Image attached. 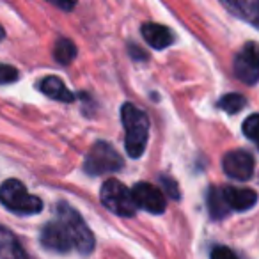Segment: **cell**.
<instances>
[{
    "instance_id": "obj_16",
    "label": "cell",
    "mask_w": 259,
    "mask_h": 259,
    "mask_svg": "<svg viewBox=\"0 0 259 259\" xmlns=\"http://www.w3.org/2000/svg\"><path fill=\"white\" fill-rule=\"evenodd\" d=\"M245 103H247V100H245L241 94L234 93V94H226V96L219 101V107L222 108V110H226L227 114H236V112H240L241 108L245 107Z\"/></svg>"
},
{
    "instance_id": "obj_9",
    "label": "cell",
    "mask_w": 259,
    "mask_h": 259,
    "mask_svg": "<svg viewBox=\"0 0 259 259\" xmlns=\"http://www.w3.org/2000/svg\"><path fill=\"white\" fill-rule=\"evenodd\" d=\"M254 158L245 149H234L229 151L222 160L224 172L229 178L238 181H247L254 174Z\"/></svg>"
},
{
    "instance_id": "obj_12",
    "label": "cell",
    "mask_w": 259,
    "mask_h": 259,
    "mask_svg": "<svg viewBox=\"0 0 259 259\" xmlns=\"http://www.w3.org/2000/svg\"><path fill=\"white\" fill-rule=\"evenodd\" d=\"M142 37L148 41L149 47L156 48V50L170 47L174 41V34L165 25H160V23H144L142 25Z\"/></svg>"
},
{
    "instance_id": "obj_14",
    "label": "cell",
    "mask_w": 259,
    "mask_h": 259,
    "mask_svg": "<svg viewBox=\"0 0 259 259\" xmlns=\"http://www.w3.org/2000/svg\"><path fill=\"white\" fill-rule=\"evenodd\" d=\"M208 209L213 219H222L229 213V206L224 199L222 190H219V188H209L208 190Z\"/></svg>"
},
{
    "instance_id": "obj_4",
    "label": "cell",
    "mask_w": 259,
    "mask_h": 259,
    "mask_svg": "<svg viewBox=\"0 0 259 259\" xmlns=\"http://www.w3.org/2000/svg\"><path fill=\"white\" fill-rule=\"evenodd\" d=\"M101 204L117 217H134L137 206L132 192L117 180H108L101 187Z\"/></svg>"
},
{
    "instance_id": "obj_5",
    "label": "cell",
    "mask_w": 259,
    "mask_h": 259,
    "mask_svg": "<svg viewBox=\"0 0 259 259\" xmlns=\"http://www.w3.org/2000/svg\"><path fill=\"white\" fill-rule=\"evenodd\" d=\"M122 167V158L119 156V153L112 148L108 142H96V144L91 148L89 155L83 163V169L87 174H93V176H100L105 172H115Z\"/></svg>"
},
{
    "instance_id": "obj_18",
    "label": "cell",
    "mask_w": 259,
    "mask_h": 259,
    "mask_svg": "<svg viewBox=\"0 0 259 259\" xmlns=\"http://www.w3.org/2000/svg\"><path fill=\"white\" fill-rule=\"evenodd\" d=\"M231 8L241 9V13H243L247 18L259 20V2H234Z\"/></svg>"
},
{
    "instance_id": "obj_11",
    "label": "cell",
    "mask_w": 259,
    "mask_h": 259,
    "mask_svg": "<svg viewBox=\"0 0 259 259\" xmlns=\"http://www.w3.org/2000/svg\"><path fill=\"white\" fill-rule=\"evenodd\" d=\"M0 259H30L15 233L0 226Z\"/></svg>"
},
{
    "instance_id": "obj_17",
    "label": "cell",
    "mask_w": 259,
    "mask_h": 259,
    "mask_svg": "<svg viewBox=\"0 0 259 259\" xmlns=\"http://www.w3.org/2000/svg\"><path fill=\"white\" fill-rule=\"evenodd\" d=\"M243 134L259 148V114H254L245 119L243 122Z\"/></svg>"
},
{
    "instance_id": "obj_6",
    "label": "cell",
    "mask_w": 259,
    "mask_h": 259,
    "mask_svg": "<svg viewBox=\"0 0 259 259\" xmlns=\"http://www.w3.org/2000/svg\"><path fill=\"white\" fill-rule=\"evenodd\" d=\"M234 75L247 85L259 82V45L247 43L234 57Z\"/></svg>"
},
{
    "instance_id": "obj_15",
    "label": "cell",
    "mask_w": 259,
    "mask_h": 259,
    "mask_svg": "<svg viewBox=\"0 0 259 259\" xmlns=\"http://www.w3.org/2000/svg\"><path fill=\"white\" fill-rule=\"evenodd\" d=\"M76 57V47L73 45L71 39H66V37H61L57 39L54 47V59L59 62V64H69L73 59Z\"/></svg>"
},
{
    "instance_id": "obj_10",
    "label": "cell",
    "mask_w": 259,
    "mask_h": 259,
    "mask_svg": "<svg viewBox=\"0 0 259 259\" xmlns=\"http://www.w3.org/2000/svg\"><path fill=\"white\" fill-rule=\"evenodd\" d=\"M224 199H226L229 209H236V211H245L250 209L252 206L257 202V194L250 188H234L226 187L222 190Z\"/></svg>"
},
{
    "instance_id": "obj_8",
    "label": "cell",
    "mask_w": 259,
    "mask_h": 259,
    "mask_svg": "<svg viewBox=\"0 0 259 259\" xmlns=\"http://www.w3.org/2000/svg\"><path fill=\"white\" fill-rule=\"evenodd\" d=\"M132 197H134V202L137 208H142L149 213H155V215H160V213L165 211V194L162 190L155 187V185L149 183H137L132 190Z\"/></svg>"
},
{
    "instance_id": "obj_21",
    "label": "cell",
    "mask_w": 259,
    "mask_h": 259,
    "mask_svg": "<svg viewBox=\"0 0 259 259\" xmlns=\"http://www.w3.org/2000/svg\"><path fill=\"white\" fill-rule=\"evenodd\" d=\"M211 259H238V255L229 247H215L211 252Z\"/></svg>"
},
{
    "instance_id": "obj_22",
    "label": "cell",
    "mask_w": 259,
    "mask_h": 259,
    "mask_svg": "<svg viewBox=\"0 0 259 259\" xmlns=\"http://www.w3.org/2000/svg\"><path fill=\"white\" fill-rule=\"evenodd\" d=\"M4 37H6V30H4V27L0 25V41L4 39Z\"/></svg>"
},
{
    "instance_id": "obj_20",
    "label": "cell",
    "mask_w": 259,
    "mask_h": 259,
    "mask_svg": "<svg viewBox=\"0 0 259 259\" xmlns=\"http://www.w3.org/2000/svg\"><path fill=\"white\" fill-rule=\"evenodd\" d=\"M160 181H162V187L165 188L167 195L170 199H180V190H178V183L169 176H160Z\"/></svg>"
},
{
    "instance_id": "obj_2",
    "label": "cell",
    "mask_w": 259,
    "mask_h": 259,
    "mask_svg": "<svg viewBox=\"0 0 259 259\" xmlns=\"http://www.w3.org/2000/svg\"><path fill=\"white\" fill-rule=\"evenodd\" d=\"M0 204L16 215H36L43 209V201L32 195L20 180H6L0 185Z\"/></svg>"
},
{
    "instance_id": "obj_13",
    "label": "cell",
    "mask_w": 259,
    "mask_h": 259,
    "mask_svg": "<svg viewBox=\"0 0 259 259\" xmlns=\"http://www.w3.org/2000/svg\"><path fill=\"white\" fill-rule=\"evenodd\" d=\"M39 91L45 94V96L52 98L55 101H62V103H71L75 101V94L64 85L59 76H45L39 83H37Z\"/></svg>"
},
{
    "instance_id": "obj_19",
    "label": "cell",
    "mask_w": 259,
    "mask_h": 259,
    "mask_svg": "<svg viewBox=\"0 0 259 259\" xmlns=\"http://www.w3.org/2000/svg\"><path fill=\"white\" fill-rule=\"evenodd\" d=\"M18 69L15 66H9V64H2L0 62V85H4V83H13L18 80Z\"/></svg>"
},
{
    "instance_id": "obj_1",
    "label": "cell",
    "mask_w": 259,
    "mask_h": 259,
    "mask_svg": "<svg viewBox=\"0 0 259 259\" xmlns=\"http://www.w3.org/2000/svg\"><path fill=\"white\" fill-rule=\"evenodd\" d=\"M121 119L124 126V146L132 158H141L146 151L149 139V119L134 103H124L121 108Z\"/></svg>"
},
{
    "instance_id": "obj_3",
    "label": "cell",
    "mask_w": 259,
    "mask_h": 259,
    "mask_svg": "<svg viewBox=\"0 0 259 259\" xmlns=\"http://www.w3.org/2000/svg\"><path fill=\"white\" fill-rule=\"evenodd\" d=\"M57 219L68 227L73 248H76L82 255H87L94 250V234L91 233V229L75 208H71L68 202H59Z\"/></svg>"
},
{
    "instance_id": "obj_7",
    "label": "cell",
    "mask_w": 259,
    "mask_h": 259,
    "mask_svg": "<svg viewBox=\"0 0 259 259\" xmlns=\"http://www.w3.org/2000/svg\"><path fill=\"white\" fill-rule=\"evenodd\" d=\"M41 245L45 248L57 254H66L73 248V241L69 231L59 219L48 222L41 231Z\"/></svg>"
}]
</instances>
